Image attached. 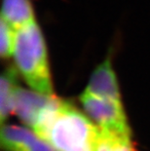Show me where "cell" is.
<instances>
[{
    "instance_id": "5b68a950",
    "label": "cell",
    "mask_w": 150,
    "mask_h": 151,
    "mask_svg": "<svg viewBox=\"0 0 150 151\" xmlns=\"http://www.w3.org/2000/svg\"><path fill=\"white\" fill-rule=\"evenodd\" d=\"M0 141L6 151H57L34 132L18 126H3Z\"/></svg>"
},
{
    "instance_id": "277c9868",
    "label": "cell",
    "mask_w": 150,
    "mask_h": 151,
    "mask_svg": "<svg viewBox=\"0 0 150 151\" xmlns=\"http://www.w3.org/2000/svg\"><path fill=\"white\" fill-rule=\"evenodd\" d=\"M62 101L36 91L18 88L15 96L14 111L19 118L35 132L43 127L59 108Z\"/></svg>"
},
{
    "instance_id": "7a4b0ae2",
    "label": "cell",
    "mask_w": 150,
    "mask_h": 151,
    "mask_svg": "<svg viewBox=\"0 0 150 151\" xmlns=\"http://www.w3.org/2000/svg\"><path fill=\"white\" fill-rule=\"evenodd\" d=\"M100 128L68 102H60L41 139L57 151H95Z\"/></svg>"
},
{
    "instance_id": "6da1fadb",
    "label": "cell",
    "mask_w": 150,
    "mask_h": 151,
    "mask_svg": "<svg viewBox=\"0 0 150 151\" xmlns=\"http://www.w3.org/2000/svg\"><path fill=\"white\" fill-rule=\"evenodd\" d=\"M13 56L18 70L34 91L54 96L45 40L35 20L15 30Z\"/></svg>"
},
{
    "instance_id": "30bf717a",
    "label": "cell",
    "mask_w": 150,
    "mask_h": 151,
    "mask_svg": "<svg viewBox=\"0 0 150 151\" xmlns=\"http://www.w3.org/2000/svg\"><path fill=\"white\" fill-rule=\"evenodd\" d=\"M0 54L3 59L10 58L14 53L15 46V29L5 21L1 20L0 28Z\"/></svg>"
},
{
    "instance_id": "ba28073f",
    "label": "cell",
    "mask_w": 150,
    "mask_h": 151,
    "mask_svg": "<svg viewBox=\"0 0 150 151\" xmlns=\"http://www.w3.org/2000/svg\"><path fill=\"white\" fill-rule=\"evenodd\" d=\"M17 82H16V72L13 68H7L2 73L1 87H0V117L1 123H4L8 116L14 110L15 96L17 92Z\"/></svg>"
},
{
    "instance_id": "9c48e42d",
    "label": "cell",
    "mask_w": 150,
    "mask_h": 151,
    "mask_svg": "<svg viewBox=\"0 0 150 151\" xmlns=\"http://www.w3.org/2000/svg\"><path fill=\"white\" fill-rule=\"evenodd\" d=\"M95 151H136L131 142V137H125L101 131L95 143Z\"/></svg>"
},
{
    "instance_id": "52a82bcc",
    "label": "cell",
    "mask_w": 150,
    "mask_h": 151,
    "mask_svg": "<svg viewBox=\"0 0 150 151\" xmlns=\"http://www.w3.org/2000/svg\"><path fill=\"white\" fill-rule=\"evenodd\" d=\"M1 13V20L15 30L35 20L30 0H3Z\"/></svg>"
},
{
    "instance_id": "8992f818",
    "label": "cell",
    "mask_w": 150,
    "mask_h": 151,
    "mask_svg": "<svg viewBox=\"0 0 150 151\" xmlns=\"http://www.w3.org/2000/svg\"><path fill=\"white\" fill-rule=\"evenodd\" d=\"M86 92L103 99L121 101L116 75L109 59L105 60L93 72Z\"/></svg>"
},
{
    "instance_id": "3957f363",
    "label": "cell",
    "mask_w": 150,
    "mask_h": 151,
    "mask_svg": "<svg viewBox=\"0 0 150 151\" xmlns=\"http://www.w3.org/2000/svg\"><path fill=\"white\" fill-rule=\"evenodd\" d=\"M80 101L85 111L101 131L131 137V131L121 101L97 97L86 91L81 95Z\"/></svg>"
}]
</instances>
